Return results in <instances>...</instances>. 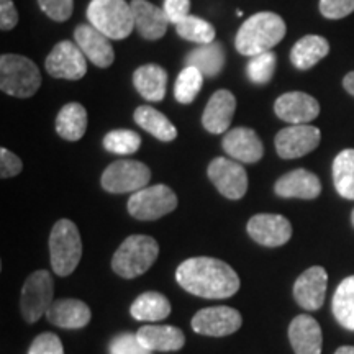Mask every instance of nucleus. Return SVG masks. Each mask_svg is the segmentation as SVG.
<instances>
[{"instance_id": "a878e982", "label": "nucleus", "mask_w": 354, "mask_h": 354, "mask_svg": "<svg viewBox=\"0 0 354 354\" xmlns=\"http://www.w3.org/2000/svg\"><path fill=\"white\" fill-rule=\"evenodd\" d=\"M328 53L330 43L325 38L318 35H307L294 44L290 51V61L297 69L307 71L320 63Z\"/></svg>"}, {"instance_id": "aec40b11", "label": "nucleus", "mask_w": 354, "mask_h": 354, "mask_svg": "<svg viewBox=\"0 0 354 354\" xmlns=\"http://www.w3.org/2000/svg\"><path fill=\"white\" fill-rule=\"evenodd\" d=\"M234 110H236V99L227 88H220L210 97L209 104L202 115V125L207 131L220 135L225 133L232 125Z\"/></svg>"}, {"instance_id": "7c9ffc66", "label": "nucleus", "mask_w": 354, "mask_h": 354, "mask_svg": "<svg viewBox=\"0 0 354 354\" xmlns=\"http://www.w3.org/2000/svg\"><path fill=\"white\" fill-rule=\"evenodd\" d=\"M333 315L343 328L354 331V276L342 281L333 295Z\"/></svg>"}, {"instance_id": "20e7f679", "label": "nucleus", "mask_w": 354, "mask_h": 354, "mask_svg": "<svg viewBox=\"0 0 354 354\" xmlns=\"http://www.w3.org/2000/svg\"><path fill=\"white\" fill-rule=\"evenodd\" d=\"M87 19L110 39L128 38L135 28L131 3L125 0H91Z\"/></svg>"}, {"instance_id": "c85d7f7f", "label": "nucleus", "mask_w": 354, "mask_h": 354, "mask_svg": "<svg viewBox=\"0 0 354 354\" xmlns=\"http://www.w3.org/2000/svg\"><path fill=\"white\" fill-rule=\"evenodd\" d=\"M185 64L197 68L203 76L214 77L225 66V50L220 43L201 44L185 56Z\"/></svg>"}, {"instance_id": "1a4fd4ad", "label": "nucleus", "mask_w": 354, "mask_h": 354, "mask_svg": "<svg viewBox=\"0 0 354 354\" xmlns=\"http://www.w3.org/2000/svg\"><path fill=\"white\" fill-rule=\"evenodd\" d=\"M55 294V282L48 271H37L25 281L20 297V310L25 322H38L50 310Z\"/></svg>"}, {"instance_id": "37998d69", "label": "nucleus", "mask_w": 354, "mask_h": 354, "mask_svg": "<svg viewBox=\"0 0 354 354\" xmlns=\"http://www.w3.org/2000/svg\"><path fill=\"white\" fill-rule=\"evenodd\" d=\"M17 24H19V12L12 0H0V28L8 32L15 28Z\"/></svg>"}, {"instance_id": "dca6fc26", "label": "nucleus", "mask_w": 354, "mask_h": 354, "mask_svg": "<svg viewBox=\"0 0 354 354\" xmlns=\"http://www.w3.org/2000/svg\"><path fill=\"white\" fill-rule=\"evenodd\" d=\"M328 274L322 266H313L299 276L294 284V299L300 307L315 312L325 302Z\"/></svg>"}, {"instance_id": "ddd939ff", "label": "nucleus", "mask_w": 354, "mask_h": 354, "mask_svg": "<svg viewBox=\"0 0 354 354\" xmlns=\"http://www.w3.org/2000/svg\"><path fill=\"white\" fill-rule=\"evenodd\" d=\"M322 133L317 127L290 125L276 135V151L282 159H297L312 153L320 145Z\"/></svg>"}, {"instance_id": "423d86ee", "label": "nucleus", "mask_w": 354, "mask_h": 354, "mask_svg": "<svg viewBox=\"0 0 354 354\" xmlns=\"http://www.w3.org/2000/svg\"><path fill=\"white\" fill-rule=\"evenodd\" d=\"M41 86V74L37 64L20 55L0 57V88L7 95L26 99L37 94Z\"/></svg>"}, {"instance_id": "72a5a7b5", "label": "nucleus", "mask_w": 354, "mask_h": 354, "mask_svg": "<svg viewBox=\"0 0 354 354\" xmlns=\"http://www.w3.org/2000/svg\"><path fill=\"white\" fill-rule=\"evenodd\" d=\"M203 84V74L194 66H185L177 76L174 86V97L179 104H192L198 95Z\"/></svg>"}, {"instance_id": "f3484780", "label": "nucleus", "mask_w": 354, "mask_h": 354, "mask_svg": "<svg viewBox=\"0 0 354 354\" xmlns=\"http://www.w3.org/2000/svg\"><path fill=\"white\" fill-rule=\"evenodd\" d=\"M74 43L81 48L87 59L97 68H109L113 64L115 51L112 41L91 24L77 26L74 32Z\"/></svg>"}, {"instance_id": "a18cd8bd", "label": "nucleus", "mask_w": 354, "mask_h": 354, "mask_svg": "<svg viewBox=\"0 0 354 354\" xmlns=\"http://www.w3.org/2000/svg\"><path fill=\"white\" fill-rule=\"evenodd\" d=\"M335 354H354V346H342L336 349Z\"/></svg>"}, {"instance_id": "c03bdc74", "label": "nucleus", "mask_w": 354, "mask_h": 354, "mask_svg": "<svg viewBox=\"0 0 354 354\" xmlns=\"http://www.w3.org/2000/svg\"><path fill=\"white\" fill-rule=\"evenodd\" d=\"M343 86L348 91V94L354 95V71H353V73H349V74H346V76H344Z\"/></svg>"}, {"instance_id": "393cba45", "label": "nucleus", "mask_w": 354, "mask_h": 354, "mask_svg": "<svg viewBox=\"0 0 354 354\" xmlns=\"http://www.w3.org/2000/svg\"><path fill=\"white\" fill-rule=\"evenodd\" d=\"M133 84L148 102H161L166 97L167 73L158 64H143L133 73Z\"/></svg>"}, {"instance_id": "6e6552de", "label": "nucleus", "mask_w": 354, "mask_h": 354, "mask_svg": "<svg viewBox=\"0 0 354 354\" xmlns=\"http://www.w3.org/2000/svg\"><path fill=\"white\" fill-rule=\"evenodd\" d=\"M151 180L149 167L133 159H120L110 165L102 174L100 184L110 194L138 192Z\"/></svg>"}, {"instance_id": "412c9836", "label": "nucleus", "mask_w": 354, "mask_h": 354, "mask_svg": "<svg viewBox=\"0 0 354 354\" xmlns=\"http://www.w3.org/2000/svg\"><path fill=\"white\" fill-rule=\"evenodd\" d=\"M131 10L133 19H135V28L138 30L141 38L154 41V39L165 37L169 20L162 8L156 7L148 0H133Z\"/></svg>"}, {"instance_id": "5701e85b", "label": "nucleus", "mask_w": 354, "mask_h": 354, "mask_svg": "<svg viewBox=\"0 0 354 354\" xmlns=\"http://www.w3.org/2000/svg\"><path fill=\"white\" fill-rule=\"evenodd\" d=\"M91 308L77 299L55 300L46 312L48 322L66 330L84 328L91 322Z\"/></svg>"}, {"instance_id": "4468645a", "label": "nucleus", "mask_w": 354, "mask_h": 354, "mask_svg": "<svg viewBox=\"0 0 354 354\" xmlns=\"http://www.w3.org/2000/svg\"><path fill=\"white\" fill-rule=\"evenodd\" d=\"M248 234L261 246L277 248L286 245L292 236L290 221L282 215L259 214L250 218L246 225Z\"/></svg>"}, {"instance_id": "9b49d317", "label": "nucleus", "mask_w": 354, "mask_h": 354, "mask_svg": "<svg viewBox=\"0 0 354 354\" xmlns=\"http://www.w3.org/2000/svg\"><path fill=\"white\" fill-rule=\"evenodd\" d=\"M216 190L230 201H240L248 190V174L240 162L228 158H215L207 169Z\"/></svg>"}, {"instance_id": "6ab92c4d", "label": "nucleus", "mask_w": 354, "mask_h": 354, "mask_svg": "<svg viewBox=\"0 0 354 354\" xmlns=\"http://www.w3.org/2000/svg\"><path fill=\"white\" fill-rule=\"evenodd\" d=\"M274 192L282 198H304L313 201L322 194V183L317 174L307 169L287 172L274 185Z\"/></svg>"}, {"instance_id": "4be33fe9", "label": "nucleus", "mask_w": 354, "mask_h": 354, "mask_svg": "<svg viewBox=\"0 0 354 354\" xmlns=\"http://www.w3.org/2000/svg\"><path fill=\"white\" fill-rule=\"evenodd\" d=\"M289 339L295 354H322L323 335L320 325L313 317H295L289 326Z\"/></svg>"}, {"instance_id": "cd10ccee", "label": "nucleus", "mask_w": 354, "mask_h": 354, "mask_svg": "<svg viewBox=\"0 0 354 354\" xmlns=\"http://www.w3.org/2000/svg\"><path fill=\"white\" fill-rule=\"evenodd\" d=\"M135 122L159 141L169 143V141L177 138V128L172 125L165 113L153 109L151 105H141V107L136 109Z\"/></svg>"}, {"instance_id": "7ed1b4c3", "label": "nucleus", "mask_w": 354, "mask_h": 354, "mask_svg": "<svg viewBox=\"0 0 354 354\" xmlns=\"http://www.w3.org/2000/svg\"><path fill=\"white\" fill-rule=\"evenodd\" d=\"M159 254V245L148 234H131L112 258V269L120 277L135 279L148 271Z\"/></svg>"}, {"instance_id": "0eeeda50", "label": "nucleus", "mask_w": 354, "mask_h": 354, "mask_svg": "<svg viewBox=\"0 0 354 354\" xmlns=\"http://www.w3.org/2000/svg\"><path fill=\"white\" fill-rule=\"evenodd\" d=\"M177 209V196L174 190L165 184L151 185L133 192L128 201V212L136 220L153 221L171 214Z\"/></svg>"}, {"instance_id": "e433bc0d", "label": "nucleus", "mask_w": 354, "mask_h": 354, "mask_svg": "<svg viewBox=\"0 0 354 354\" xmlns=\"http://www.w3.org/2000/svg\"><path fill=\"white\" fill-rule=\"evenodd\" d=\"M110 354H151L153 351L146 349L140 343L138 336L133 333L117 335L109 346Z\"/></svg>"}, {"instance_id": "9d476101", "label": "nucleus", "mask_w": 354, "mask_h": 354, "mask_svg": "<svg viewBox=\"0 0 354 354\" xmlns=\"http://www.w3.org/2000/svg\"><path fill=\"white\" fill-rule=\"evenodd\" d=\"M44 68L50 76L56 79L79 81L87 73L86 55L76 43L61 41L48 55L46 61H44Z\"/></svg>"}, {"instance_id": "f8f14e48", "label": "nucleus", "mask_w": 354, "mask_h": 354, "mask_svg": "<svg viewBox=\"0 0 354 354\" xmlns=\"http://www.w3.org/2000/svg\"><path fill=\"white\" fill-rule=\"evenodd\" d=\"M243 318L238 310L232 307H209L202 308L192 318V330L203 336H228L241 328Z\"/></svg>"}, {"instance_id": "473e14b6", "label": "nucleus", "mask_w": 354, "mask_h": 354, "mask_svg": "<svg viewBox=\"0 0 354 354\" xmlns=\"http://www.w3.org/2000/svg\"><path fill=\"white\" fill-rule=\"evenodd\" d=\"M174 26L176 33L179 35L180 38L187 39V41H194L198 44H209L215 41V28L209 24V21L198 19V17L189 15Z\"/></svg>"}, {"instance_id": "a19ab883", "label": "nucleus", "mask_w": 354, "mask_h": 354, "mask_svg": "<svg viewBox=\"0 0 354 354\" xmlns=\"http://www.w3.org/2000/svg\"><path fill=\"white\" fill-rule=\"evenodd\" d=\"M21 169H24V165L17 154L8 151L7 148L0 149V176H2V179L20 174Z\"/></svg>"}, {"instance_id": "f03ea898", "label": "nucleus", "mask_w": 354, "mask_h": 354, "mask_svg": "<svg viewBox=\"0 0 354 354\" xmlns=\"http://www.w3.org/2000/svg\"><path fill=\"white\" fill-rule=\"evenodd\" d=\"M287 26L282 17L274 12H259L250 17L238 30L234 48L243 56L253 57L271 51L286 37Z\"/></svg>"}, {"instance_id": "b1692460", "label": "nucleus", "mask_w": 354, "mask_h": 354, "mask_svg": "<svg viewBox=\"0 0 354 354\" xmlns=\"http://www.w3.org/2000/svg\"><path fill=\"white\" fill-rule=\"evenodd\" d=\"M140 343L149 351H179L185 344L183 330L171 325H146L138 330Z\"/></svg>"}, {"instance_id": "f257e3e1", "label": "nucleus", "mask_w": 354, "mask_h": 354, "mask_svg": "<svg viewBox=\"0 0 354 354\" xmlns=\"http://www.w3.org/2000/svg\"><path fill=\"white\" fill-rule=\"evenodd\" d=\"M177 284L203 299H228L240 289V277L232 266L215 258L185 259L176 271Z\"/></svg>"}, {"instance_id": "49530a36", "label": "nucleus", "mask_w": 354, "mask_h": 354, "mask_svg": "<svg viewBox=\"0 0 354 354\" xmlns=\"http://www.w3.org/2000/svg\"><path fill=\"white\" fill-rule=\"evenodd\" d=\"M351 221H353V227H354V210H353V214H351Z\"/></svg>"}, {"instance_id": "c9c22d12", "label": "nucleus", "mask_w": 354, "mask_h": 354, "mask_svg": "<svg viewBox=\"0 0 354 354\" xmlns=\"http://www.w3.org/2000/svg\"><path fill=\"white\" fill-rule=\"evenodd\" d=\"M277 64V56L272 51L261 53L250 59V63L246 66V74L250 77V81L253 84H259L264 86L271 81L274 76V71H276Z\"/></svg>"}, {"instance_id": "a211bd4d", "label": "nucleus", "mask_w": 354, "mask_h": 354, "mask_svg": "<svg viewBox=\"0 0 354 354\" xmlns=\"http://www.w3.org/2000/svg\"><path fill=\"white\" fill-rule=\"evenodd\" d=\"M225 153L230 158L236 159L240 162H246V165H253L258 162L264 154L263 141L256 135V131L246 127H238L230 130L227 135L223 136Z\"/></svg>"}, {"instance_id": "2eb2a0df", "label": "nucleus", "mask_w": 354, "mask_h": 354, "mask_svg": "<svg viewBox=\"0 0 354 354\" xmlns=\"http://www.w3.org/2000/svg\"><path fill=\"white\" fill-rule=\"evenodd\" d=\"M274 112L281 120L290 125H308L320 113V104L315 97L305 92H287L276 100Z\"/></svg>"}, {"instance_id": "f704fd0d", "label": "nucleus", "mask_w": 354, "mask_h": 354, "mask_svg": "<svg viewBox=\"0 0 354 354\" xmlns=\"http://www.w3.org/2000/svg\"><path fill=\"white\" fill-rule=\"evenodd\" d=\"M141 146V136L131 130H113L104 136V148L109 153L128 156L136 153Z\"/></svg>"}, {"instance_id": "4c0bfd02", "label": "nucleus", "mask_w": 354, "mask_h": 354, "mask_svg": "<svg viewBox=\"0 0 354 354\" xmlns=\"http://www.w3.org/2000/svg\"><path fill=\"white\" fill-rule=\"evenodd\" d=\"M41 10L55 21H66L73 15L74 0H38Z\"/></svg>"}, {"instance_id": "2f4dec72", "label": "nucleus", "mask_w": 354, "mask_h": 354, "mask_svg": "<svg viewBox=\"0 0 354 354\" xmlns=\"http://www.w3.org/2000/svg\"><path fill=\"white\" fill-rule=\"evenodd\" d=\"M333 183L339 196L354 201V149H344L335 158Z\"/></svg>"}, {"instance_id": "c756f323", "label": "nucleus", "mask_w": 354, "mask_h": 354, "mask_svg": "<svg viewBox=\"0 0 354 354\" xmlns=\"http://www.w3.org/2000/svg\"><path fill=\"white\" fill-rule=\"evenodd\" d=\"M130 313L138 322H161L169 317L171 304L159 292H145L131 304Z\"/></svg>"}, {"instance_id": "39448f33", "label": "nucleus", "mask_w": 354, "mask_h": 354, "mask_svg": "<svg viewBox=\"0 0 354 354\" xmlns=\"http://www.w3.org/2000/svg\"><path fill=\"white\" fill-rule=\"evenodd\" d=\"M82 256V241L76 223L71 220L56 221L50 234V258L53 271L66 277L76 271Z\"/></svg>"}, {"instance_id": "ea45409f", "label": "nucleus", "mask_w": 354, "mask_h": 354, "mask_svg": "<svg viewBox=\"0 0 354 354\" xmlns=\"http://www.w3.org/2000/svg\"><path fill=\"white\" fill-rule=\"evenodd\" d=\"M320 12L325 19H344L354 12V0H320Z\"/></svg>"}, {"instance_id": "79ce46f5", "label": "nucleus", "mask_w": 354, "mask_h": 354, "mask_svg": "<svg viewBox=\"0 0 354 354\" xmlns=\"http://www.w3.org/2000/svg\"><path fill=\"white\" fill-rule=\"evenodd\" d=\"M162 10H165L169 24L176 25L190 15V0H165Z\"/></svg>"}, {"instance_id": "58836bf2", "label": "nucleus", "mask_w": 354, "mask_h": 354, "mask_svg": "<svg viewBox=\"0 0 354 354\" xmlns=\"http://www.w3.org/2000/svg\"><path fill=\"white\" fill-rule=\"evenodd\" d=\"M28 354H64L63 343L55 333H41L33 339Z\"/></svg>"}, {"instance_id": "bb28decb", "label": "nucleus", "mask_w": 354, "mask_h": 354, "mask_svg": "<svg viewBox=\"0 0 354 354\" xmlns=\"http://www.w3.org/2000/svg\"><path fill=\"white\" fill-rule=\"evenodd\" d=\"M87 112L77 102H69L56 117V131L63 140L77 141L86 135Z\"/></svg>"}]
</instances>
